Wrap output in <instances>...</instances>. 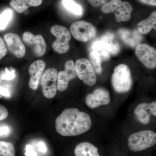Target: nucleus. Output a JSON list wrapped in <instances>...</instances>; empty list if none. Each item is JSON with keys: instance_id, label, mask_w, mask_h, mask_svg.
I'll list each match as a JSON object with an SVG mask.
<instances>
[{"instance_id": "f257e3e1", "label": "nucleus", "mask_w": 156, "mask_h": 156, "mask_svg": "<svg viewBox=\"0 0 156 156\" xmlns=\"http://www.w3.org/2000/svg\"><path fill=\"white\" fill-rule=\"evenodd\" d=\"M92 125L89 115L76 108L65 109L55 121L56 131L63 136H75L84 134L89 131Z\"/></svg>"}, {"instance_id": "f03ea898", "label": "nucleus", "mask_w": 156, "mask_h": 156, "mask_svg": "<svg viewBox=\"0 0 156 156\" xmlns=\"http://www.w3.org/2000/svg\"><path fill=\"white\" fill-rule=\"evenodd\" d=\"M156 143V134L151 130L135 132L130 135L128 140L130 151L139 152L152 147Z\"/></svg>"}, {"instance_id": "7ed1b4c3", "label": "nucleus", "mask_w": 156, "mask_h": 156, "mask_svg": "<svg viewBox=\"0 0 156 156\" xmlns=\"http://www.w3.org/2000/svg\"><path fill=\"white\" fill-rule=\"evenodd\" d=\"M112 83L113 88L118 93H125L131 89L132 80L128 66L121 64L115 68L112 76Z\"/></svg>"}, {"instance_id": "20e7f679", "label": "nucleus", "mask_w": 156, "mask_h": 156, "mask_svg": "<svg viewBox=\"0 0 156 156\" xmlns=\"http://www.w3.org/2000/svg\"><path fill=\"white\" fill-rule=\"evenodd\" d=\"M132 10L133 8L131 4L121 0H112L101 8V11L104 13H114L118 22H126L130 20Z\"/></svg>"}, {"instance_id": "39448f33", "label": "nucleus", "mask_w": 156, "mask_h": 156, "mask_svg": "<svg viewBox=\"0 0 156 156\" xmlns=\"http://www.w3.org/2000/svg\"><path fill=\"white\" fill-rule=\"evenodd\" d=\"M119 43L114 34L107 32L92 42L91 45L92 50L100 52L105 50L112 55H116L120 51Z\"/></svg>"}, {"instance_id": "423d86ee", "label": "nucleus", "mask_w": 156, "mask_h": 156, "mask_svg": "<svg viewBox=\"0 0 156 156\" xmlns=\"http://www.w3.org/2000/svg\"><path fill=\"white\" fill-rule=\"evenodd\" d=\"M51 34L56 37L52 44V48L56 53L63 54L66 53L70 48L69 42L71 39L69 31L62 26L55 25L50 29Z\"/></svg>"}, {"instance_id": "0eeeda50", "label": "nucleus", "mask_w": 156, "mask_h": 156, "mask_svg": "<svg viewBox=\"0 0 156 156\" xmlns=\"http://www.w3.org/2000/svg\"><path fill=\"white\" fill-rule=\"evenodd\" d=\"M73 37L80 41L87 42L94 38L97 34L96 28L92 23L84 20L73 23L70 27Z\"/></svg>"}, {"instance_id": "6e6552de", "label": "nucleus", "mask_w": 156, "mask_h": 156, "mask_svg": "<svg viewBox=\"0 0 156 156\" xmlns=\"http://www.w3.org/2000/svg\"><path fill=\"white\" fill-rule=\"evenodd\" d=\"M58 72L55 68L46 70L42 75L41 83L42 92L46 98L51 99L56 96L57 91Z\"/></svg>"}, {"instance_id": "1a4fd4ad", "label": "nucleus", "mask_w": 156, "mask_h": 156, "mask_svg": "<svg viewBox=\"0 0 156 156\" xmlns=\"http://www.w3.org/2000/svg\"><path fill=\"white\" fill-rule=\"evenodd\" d=\"M75 69L77 76L84 83L92 86L96 83L97 77L94 69L90 62L85 58L78 59L76 62Z\"/></svg>"}, {"instance_id": "9d476101", "label": "nucleus", "mask_w": 156, "mask_h": 156, "mask_svg": "<svg viewBox=\"0 0 156 156\" xmlns=\"http://www.w3.org/2000/svg\"><path fill=\"white\" fill-rule=\"evenodd\" d=\"M135 54L145 67L149 69L155 68L156 50L154 48L147 44H139L135 49Z\"/></svg>"}, {"instance_id": "9b49d317", "label": "nucleus", "mask_w": 156, "mask_h": 156, "mask_svg": "<svg viewBox=\"0 0 156 156\" xmlns=\"http://www.w3.org/2000/svg\"><path fill=\"white\" fill-rule=\"evenodd\" d=\"M23 40L31 48L37 57H41L44 55L47 50V44L41 35H34L30 32L26 31L23 34Z\"/></svg>"}, {"instance_id": "f8f14e48", "label": "nucleus", "mask_w": 156, "mask_h": 156, "mask_svg": "<svg viewBox=\"0 0 156 156\" xmlns=\"http://www.w3.org/2000/svg\"><path fill=\"white\" fill-rule=\"evenodd\" d=\"M110 100L108 90L103 88H98L93 93L87 95L85 102L89 108L94 109L101 105H107L110 102Z\"/></svg>"}, {"instance_id": "ddd939ff", "label": "nucleus", "mask_w": 156, "mask_h": 156, "mask_svg": "<svg viewBox=\"0 0 156 156\" xmlns=\"http://www.w3.org/2000/svg\"><path fill=\"white\" fill-rule=\"evenodd\" d=\"M77 76L75 69V65L72 60H68L65 64V70L58 73L57 89L63 92L67 89L69 82Z\"/></svg>"}, {"instance_id": "4468645a", "label": "nucleus", "mask_w": 156, "mask_h": 156, "mask_svg": "<svg viewBox=\"0 0 156 156\" xmlns=\"http://www.w3.org/2000/svg\"><path fill=\"white\" fill-rule=\"evenodd\" d=\"M4 37L8 49L14 56L18 58L24 56L26 53L25 47L18 35L10 33L5 34Z\"/></svg>"}, {"instance_id": "2eb2a0df", "label": "nucleus", "mask_w": 156, "mask_h": 156, "mask_svg": "<svg viewBox=\"0 0 156 156\" xmlns=\"http://www.w3.org/2000/svg\"><path fill=\"white\" fill-rule=\"evenodd\" d=\"M45 67L46 63L42 60L34 62L29 66L28 71L30 78L29 86L31 89L36 90L37 89Z\"/></svg>"}, {"instance_id": "dca6fc26", "label": "nucleus", "mask_w": 156, "mask_h": 156, "mask_svg": "<svg viewBox=\"0 0 156 156\" xmlns=\"http://www.w3.org/2000/svg\"><path fill=\"white\" fill-rule=\"evenodd\" d=\"M118 33L123 41L132 48L139 44L142 40V36L138 31L121 29L118 31Z\"/></svg>"}, {"instance_id": "f3484780", "label": "nucleus", "mask_w": 156, "mask_h": 156, "mask_svg": "<svg viewBox=\"0 0 156 156\" xmlns=\"http://www.w3.org/2000/svg\"><path fill=\"white\" fill-rule=\"evenodd\" d=\"M43 0H11L10 5L14 11L19 14L23 13L30 7L41 5Z\"/></svg>"}, {"instance_id": "a211bd4d", "label": "nucleus", "mask_w": 156, "mask_h": 156, "mask_svg": "<svg viewBox=\"0 0 156 156\" xmlns=\"http://www.w3.org/2000/svg\"><path fill=\"white\" fill-rule=\"evenodd\" d=\"M76 156H100L97 147L88 142L80 143L74 150Z\"/></svg>"}, {"instance_id": "6ab92c4d", "label": "nucleus", "mask_w": 156, "mask_h": 156, "mask_svg": "<svg viewBox=\"0 0 156 156\" xmlns=\"http://www.w3.org/2000/svg\"><path fill=\"white\" fill-rule=\"evenodd\" d=\"M156 11H154L147 19L140 21L137 25L138 32L142 34H148L152 29H156Z\"/></svg>"}, {"instance_id": "aec40b11", "label": "nucleus", "mask_w": 156, "mask_h": 156, "mask_svg": "<svg viewBox=\"0 0 156 156\" xmlns=\"http://www.w3.org/2000/svg\"><path fill=\"white\" fill-rule=\"evenodd\" d=\"M134 113L140 122H141L142 124L146 125L149 122L151 115L150 114V112L149 109V104H140L136 107L134 110Z\"/></svg>"}, {"instance_id": "412c9836", "label": "nucleus", "mask_w": 156, "mask_h": 156, "mask_svg": "<svg viewBox=\"0 0 156 156\" xmlns=\"http://www.w3.org/2000/svg\"><path fill=\"white\" fill-rule=\"evenodd\" d=\"M90 63L95 71L98 74L102 72L101 59L100 53L95 50H92L89 54Z\"/></svg>"}, {"instance_id": "4be33fe9", "label": "nucleus", "mask_w": 156, "mask_h": 156, "mask_svg": "<svg viewBox=\"0 0 156 156\" xmlns=\"http://www.w3.org/2000/svg\"><path fill=\"white\" fill-rule=\"evenodd\" d=\"M0 156H15V148L11 142L0 140Z\"/></svg>"}, {"instance_id": "5701e85b", "label": "nucleus", "mask_w": 156, "mask_h": 156, "mask_svg": "<svg viewBox=\"0 0 156 156\" xmlns=\"http://www.w3.org/2000/svg\"><path fill=\"white\" fill-rule=\"evenodd\" d=\"M62 4L66 9L73 14L77 15H80L83 14L82 7L73 0H63Z\"/></svg>"}, {"instance_id": "b1692460", "label": "nucleus", "mask_w": 156, "mask_h": 156, "mask_svg": "<svg viewBox=\"0 0 156 156\" xmlns=\"http://www.w3.org/2000/svg\"><path fill=\"white\" fill-rule=\"evenodd\" d=\"M12 11L9 9L3 11L0 15V30H3L7 27L12 17Z\"/></svg>"}, {"instance_id": "393cba45", "label": "nucleus", "mask_w": 156, "mask_h": 156, "mask_svg": "<svg viewBox=\"0 0 156 156\" xmlns=\"http://www.w3.org/2000/svg\"><path fill=\"white\" fill-rule=\"evenodd\" d=\"M8 50L2 38L0 36V60L7 55Z\"/></svg>"}, {"instance_id": "a878e982", "label": "nucleus", "mask_w": 156, "mask_h": 156, "mask_svg": "<svg viewBox=\"0 0 156 156\" xmlns=\"http://www.w3.org/2000/svg\"><path fill=\"white\" fill-rule=\"evenodd\" d=\"M91 5L93 7H97L103 5L112 0H87Z\"/></svg>"}, {"instance_id": "bb28decb", "label": "nucleus", "mask_w": 156, "mask_h": 156, "mask_svg": "<svg viewBox=\"0 0 156 156\" xmlns=\"http://www.w3.org/2000/svg\"><path fill=\"white\" fill-rule=\"evenodd\" d=\"M9 114V111L5 107L0 104V121L5 119Z\"/></svg>"}, {"instance_id": "cd10ccee", "label": "nucleus", "mask_w": 156, "mask_h": 156, "mask_svg": "<svg viewBox=\"0 0 156 156\" xmlns=\"http://www.w3.org/2000/svg\"><path fill=\"white\" fill-rule=\"evenodd\" d=\"M26 156H38L37 153L34 150L33 147L31 145H27L25 149Z\"/></svg>"}, {"instance_id": "c85d7f7f", "label": "nucleus", "mask_w": 156, "mask_h": 156, "mask_svg": "<svg viewBox=\"0 0 156 156\" xmlns=\"http://www.w3.org/2000/svg\"><path fill=\"white\" fill-rule=\"evenodd\" d=\"M15 76V72H14V71L10 72L9 70L7 71L6 70V72L5 74L3 75L2 77V79L5 80H11L14 79Z\"/></svg>"}, {"instance_id": "c756f323", "label": "nucleus", "mask_w": 156, "mask_h": 156, "mask_svg": "<svg viewBox=\"0 0 156 156\" xmlns=\"http://www.w3.org/2000/svg\"><path fill=\"white\" fill-rule=\"evenodd\" d=\"M101 57V61L108 60L110 58V54L105 50H103L99 52Z\"/></svg>"}, {"instance_id": "7c9ffc66", "label": "nucleus", "mask_w": 156, "mask_h": 156, "mask_svg": "<svg viewBox=\"0 0 156 156\" xmlns=\"http://www.w3.org/2000/svg\"><path fill=\"white\" fill-rule=\"evenodd\" d=\"M149 109L151 115L156 116V101H154L151 103L149 104Z\"/></svg>"}, {"instance_id": "2f4dec72", "label": "nucleus", "mask_w": 156, "mask_h": 156, "mask_svg": "<svg viewBox=\"0 0 156 156\" xmlns=\"http://www.w3.org/2000/svg\"><path fill=\"white\" fill-rule=\"evenodd\" d=\"M10 133V129L7 126L0 127V136L7 135Z\"/></svg>"}, {"instance_id": "473e14b6", "label": "nucleus", "mask_w": 156, "mask_h": 156, "mask_svg": "<svg viewBox=\"0 0 156 156\" xmlns=\"http://www.w3.org/2000/svg\"><path fill=\"white\" fill-rule=\"evenodd\" d=\"M39 150L41 152L46 153L47 151V148L44 143L43 142H40L38 144Z\"/></svg>"}, {"instance_id": "72a5a7b5", "label": "nucleus", "mask_w": 156, "mask_h": 156, "mask_svg": "<svg viewBox=\"0 0 156 156\" xmlns=\"http://www.w3.org/2000/svg\"><path fill=\"white\" fill-rule=\"evenodd\" d=\"M139 1L144 4H147L151 5H156V0H139Z\"/></svg>"}, {"instance_id": "f704fd0d", "label": "nucleus", "mask_w": 156, "mask_h": 156, "mask_svg": "<svg viewBox=\"0 0 156 156\" xmlns=\"http://www.w3.org/2000/svg\"><path fill=\"white\" fill-rule=\"evenodd\" d=\"M0 94L4 95V96H7V97L10 95V93H9L8 89L2 87H0Z\"/></svg>"}]
</instances>
